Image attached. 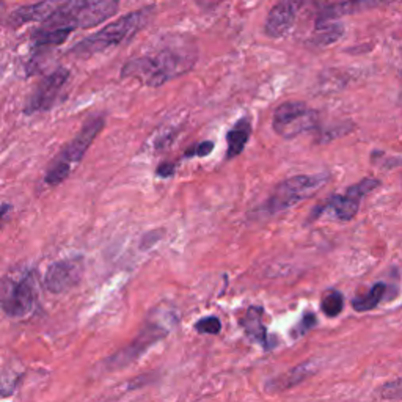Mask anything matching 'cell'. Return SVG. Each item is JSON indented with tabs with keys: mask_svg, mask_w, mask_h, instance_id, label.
<instances>
[{
	"mask_svg": "<svg viewBox=\"0 0 402 402\" xmlns=\"http://www.w3.org/2000/svg\"><path fill=\"white\" fill-rule=\"evenodd\" d=\"M196 63L194 44L178 43L159 51L131 59L121 69V77L134 79L145 86H161L189 73Z\"/></svg>",
	"mask_w": 402,
	"mask_h": 402,
	"instance_id": "obj_1",
	"label": "cell"
},
{
	"mask_svg": "<svg viewBox=\"0 0 402 402\" xmlns=\"http://www.w3.org/2000/svg\"><path fill=\"white\" fill-rule=\"evenodd\" d=\"M153 14L154 6L151 5L124 14L120 19L107 24L104 29H101L96 34L84 38L82 41L71 47L69 52L79 55V57H90V55L104 52L110 47L120 46L129 41L141 29L146 27Z\"/></svg>",
	"mask_w": 402,
	"mask_h": 402,
	"instance_id": "obj_2",
	"label": "cell"
},
{
	"mask_svg": "<svg viewBox=\"0 0 402 402\" xmlns=\"http://www.w3.org/2000/svg\"><path fill=\"white\" fill-rule=\"evenodd\" d=\"M120 0H65L44 22V29H93L118 13Z\"/></svg>",
	"mask_w": 402,
	"mask_h": 402,
	"instance_id": "obj_3",
	"label": "cell"
},
{
	"mask_svg": "<svg viewBox=\"0 0 402 402\" xmlns=\"http://www.w3.org/2000/svg\"><path fill=\"white\" fill-rule=\"evenodd\" d=\"M104 128V116L96 115L86 120L81 132L61 149L59 156L51 162L49 169L46 171V184L51 187H57L65 181L69 173L73 171L76 165L84 159V156L89 151V148L98 137V134Z\"/></svg>",
	"mask_w": 402,
	"mask_h": 402,
	"instance_id": "obj_4",
	"label": "cell"
},
{
	"mask_svg": "<svg viewBox=\"0 0 402 402\" xmlns=\"http://www.w3.org/2000/svg\"><path fill=\"white\" fill-rule=\"evenodd\" d=\"M328 179L330 176L326 173H318V175H298L283 181L266 201V211L269 214L285 212L313 196L328 183Z\"/></svg>",
	"mask_w": 402,
	"mask_h": 402,
	"instance_id": "obj_5",
	"label": "cell"
},
{
	"mask_svg": "<svg viewBox=\"0 0 402 402\" xmlns=\"http://www.w3.org/2000/svg\"><path fill=\"white\" fill-rule=\"evenodd\" d=\"M319 115L305 102L291 101L281 104L273 114L272 126L275 134L283 139H294L318 126Z\"/></svg>",
	"mask_w": 402,
	"mask_h": 402,
	"instance_id": "obj_6",
	"label": "cell"
},
{
	"mask_svg": "<svg viewBox=\"0 0 402 402\" xmlns=\"http://www.w3.org/2000/svg\"><path fill=\"white\" fill-rule=\"evenodd\" d=\"M35 281L30 273H24L19 278L8 281L0 297L2 310L10 318H26L35 308Z\"/></svg>",
	"mask_w": 402,
	"mask_h": 402,
	"instance_id": "obj_7",
	"label": "cell"
},
{
	"mask_svg": "<svg viewBox=\"0 0 402 402\" xmlns=\"http://www.w3.org/2000/svg\"><path fill=\"white\" fill-rule=\"evenodd\" d=\"M68 81L69 71L66 68H59L49 76H46L43 81L35 86L34 93L29 96L27 104L24 107V112L27 115H34L51 110L59 102Z\"/></svg>",
	"mask_w": 402,
	"mask_h": 402,
	"instance_id": "obj_8",
	"label": "cell"
},
{
	"mask_svg": "<svg viewBox=\"0 0 402 402\" xmlns=\"http://www.w3.org/2000/svg\"><path fill=\"white\" fill-rule=\"evenodd\" d=\"M84 259L81 256L61 259L54 263L44 275V286L54 294H61L73 289L84 277Z\"/></svg>",
	"mask_w": 402,
	"mask_h": 402,
	"instance_id": "obj_9",
	"label": "cell"
},
{
	"mask_svg": "<svg viewBox=\"0 0 402 402\" xmlns=\"http://www.w3.org/2000/svg\"><path fill=\"white\" fill-rule=\"evenodd\" d=\"M167 332L169 330L165 328L161 322L149 321L140 332V335L136 338V341H132L128 348L118 352L115 357L109 360V368L116 369L128 366L134 360H137L148 348H151L156 341H159L161 338L167 335Z\"/></svg>",
	"mask_w": 402,
	"mask_h": 402,
	"instance_id": "obj_10",
	"label": "cell"
},
{
	"mask_svg": "<svg viewBox=\"0 0 402 402\" xmlns=\"http://www.w3.org/2000/svg\"><path fill=\"white\" fill-rule=\"evenodd\" d=\"M379 184H381L379 181L373 178H366L363 181H360L358 184L351 186L344 195L332 196L330 201L327 203V208L332 209L336 218L348 222V220H352L357 216L361 199L369 192H373Z\"/></svg>",
	"mask_w": 402,
	"mask_h": 402,
	"instance_id": "obj_11",
	"label": "cell"
},
{
	"mask_svg": "<svg viewBox=\"0 0 402 402\" xmlns=\"http://www.w3.org/2000/svg\"><path fill=\"white\" fill-rule=\"evenodd\" d=\"M305 0H278L267 14L264 31L271 38H281L294 27L298 11L302 10Z\"/></svg>",
	"mask_w": 402,
	"mask_h": 402,
	"instance_id": "obj_12",
	"label": "cell"
},
{
	"mask_svg": "<svg viewBox=\"0 0 402 402\" xmlns=\"http://www.w3.org/2000/svg\"><path fill=\"white\" fill-rule=\"evenodd\" d=\"M65 0H41L34 5L21 6L6 18V24L13 29L26 26L30 22H44L51 14L59 10Z\"/></svg>",
	"mask_w": 402,
	"mask_h": 402,
	"instance_id": "obj_13",
	"label": "cell"
},
{
	"mask_svg": "<svg viewBox=\"0 0 402 402\" xmlns=\"http://www.w3.org/2000/svg\"><path fill=\"white\" fill-rule=\"evenodd\" d=\"M314 373V365L311 361H306V363L298 365L293 369H289L288 373L281 374L278 377H275V379L267 385V388L269 391H285L296 387L301 382H303L305 379H308V377Z\"/></svg>",
	"mask_w": 402,
	"mask_h": 402,
	"instance_id": "obj_14",
	"label": "cell"
},
{
	"mask_svg": "<svg viewBox=\"0 0 402 402\" xmlns=\"http://www.w3.org/2000/svg\"><path fill=\"white\" fill-rule=\"evenodd\" d=\"M74 30L76 29L73 27H57V29L39 27L31 34V41H34L38 49H41V47L60 46L66 41Z\"/></svg>",
	"mask_w": 402,
	"mask_h": 402,
	"instance_id": "obj_15",
	"label": "cell"
},
{
	"mask_svg": "<svg viewBox=\"0 0 402 402\" xmlns=\"http://www.w3.org/2000/svg\"><path fill=\"white\" fill-rule=\"evenodd\" d=\"M242 326L246 333L258 343L266 344L267 341V332L266 327L263 324V310L258 308V306H250L247 310L246 316L242 319Z\"/></svg>",
	"mask_w": 402,
	"mask_h": 402,
	"instance_id": "obj_16",
	"label": "cell"
},
{
	"mask_svg": "<svg viewBox=\"0 0 402 402\" xmlns=\"http://www.w3.org/2000/svg\"><path fill=\"white\" fill-rule=\"evenodd\" d=\"M251 128L247 120H241L236 123L234 128L228 132L226 136V144H228V157H236L242 153V149L246 148L247 141L250 139Z\"/></svg>",
	"mask_w": 402,
	"mask_h": 402,
	"instance_id": "obj_17",
	"label": "cell"
},
{
	"mask_svg": "<svg viewBox=\"0 0 402 402\" xmlns=\"http://www.w3.org/2000/svg\"><path fill=\"white\" fill-rule=\"evenodd\" d=\"M343 36V26L341 24L335 22H326V21H318L316 24V31L311 41L318 46H327L336 43L338 39Z\"/></svg>",
	"mask_w": 402,
	"mask_h": 402,
	"instance_id": "obj_18",
	"label": "cell"
},
{
	"mask_svg": "<svg viewBox=\"0 0 402 402\" xmlns=\"http://www.w3.org/2000/svg\"><path fill=\"white\" fill-rule=\"evenodd\" d=\"M383 294H385V285H383V283H377V285H374L371 289H369L365 296H360V297L353 298L352 308L356 311H360V313L371 311L373 308H376V306L381 303Z\"/></svg>",
	"mask_w": 402,
	"mask_h": 402,
	"instance_id": "obj_19",
	"label": "cell"
},
{
	"mask_svg": "<svg viewBox=\"0 0 402 402\" xmlns=\"http://www.w3.org/2000/svg\"><path fill=\"white\" fill-rule=\"evenodd\" d=\"M343 306L344 298L340 293H336V291H332V293L326 296L324 301H322V311H324V314H327L328 318L338 316V314L343 311Z\"/></svg>",
	"mask_w": 402,
	"mask_h": 402,
	"instance_id": "obj_20",
	"label": "cell"
},
{
	"mask_svg": "<svg viewBox=\"0 0 402 402\" xmlns=\"http://www.w3.org/2000/svg\"><path fill=\"white\" fill-rule=\"evenodd\" d=\"M377 399H385V401H393V399H402V377L396 381H391L383 383L382 387L376 391Z\"/></svg>",
	"mask_w": 402,
	"mask_h": 402,
	"instance_id": "obj_21",
	"label": "cell"
},
{
	"mask_svg": "<svg viewBox=\"0 0 402 402\" xmlns=\"http://www.w3.org/2000/svg\"><path fill=\"white\" fill-rule=\"evenodd\" d=\"M195 328L199 330L200 333H206V335H217L222 328V324H220L218 318L216 316H209V318H203L195 324Z\"/></svg>",
	"mask_w": 402,
	"mask_h": 402,
	"instance_id": "obj_22",
	"label": "cell"
},
{
	"mask_svg": "<svg viewBox=\"0 0 402 402\" xmlns=\"http://www.w3.org/2000/svg\"><path fill=\"white\" fill-rule=\"evenodd\" d=\"M212 149H214V144H212V141H201L200 145H196L195 148H191L187 151V157H192V156H200V157H203V156H208Z\"/></svg>",
	"mask_w": 402,
	"mask_h": 402,
	"instance_id": "obj_23",
	"label": "cell"
},
{
	"mask_svg": "<svg viewBox=\"0 0 402 402\" xmlns=\"http://www.w3.org/2000/svg\"><path fill=\"white\" fill-rule=\"evenodd\" d=\"M316 324V318H314L313 313H306L301 324L296 327V336H302L303 333L308 332V330Z\"/></svg>",
	"mask_w": 402,
	"mask_h": 402,
	"instance_id": "obj_24",
	"label": "cell"
},
{
	"mask_svg": "<svg viewBox=\"0 0 402 402\" xmlns=\"http://www.w3.org/2000/svg\"><path fill=\"white\" fill-rule=\"evenodd\" d=\"M175 173V165L173 164H162L159 169H157V175L162 178H169Z\"/></svg>",
	"mask_w": 402,
	"mask_h": 402,
	"instance_id": "obj_25",
	"label": "cell"
},
{
	"mask_svg": "<svg viewBox=\"0 0 402 402\" xmlns=\"http://www.w3.org/2000/svg\"><path fill=\"white\" fill-rule=\"evenodd\" d=\"M14 391V383L13 382H5V381H0V398H5L8 395H11Z\"/></svg>",
	"mask_w": 402,
	"mask_h": 402,
	"instance_id": "obj_26",
	"label": "cell"
},
{
	"mask_svg": "<svg viewBox=\"0 0 402 402\" xmlns=\"http://www.w3.org/2000/svg\"><path fill=\"white\" fill-rule=\"evenodd\" d=\"M10 211H11L10 204H2V206H0V228H2V225L5 223V220H6L8 214H10Z\"/></svg>",
	"mask_w": 402,
	"mask_h": 402,
	"instance_id": "obj_27",
	"label": "cell"
},
{
	"mask_svg": "<svg viewBox=\"0 0 402 402\" xmlns=\"http://www.w3.org/2000/svg\"><path fill=\"white\" fill-rule=\"evenodd\" d=\"M195 2L203 8H216L217 5L223 2V0H195Z\"/></svg>",
	"mask_w": 402,
	"mask_h": 402,
	"instance_id": "obj_28",
	"label": "cell"
},
{
	"mask_svg": "<svg viewBox=\"0 0 402 402\" xmlns=\"http://www.w3.org/2000/svg\"><path fill=\"white\" fill-rule=\"evenodd\" d=\"M0 6H2V2H0Z\"/></svg>",
	"mask_w": 402,
	"mask_h": 402,
	"instance_id": "obj_29",
	"label": "cell"
}]
</instances>
